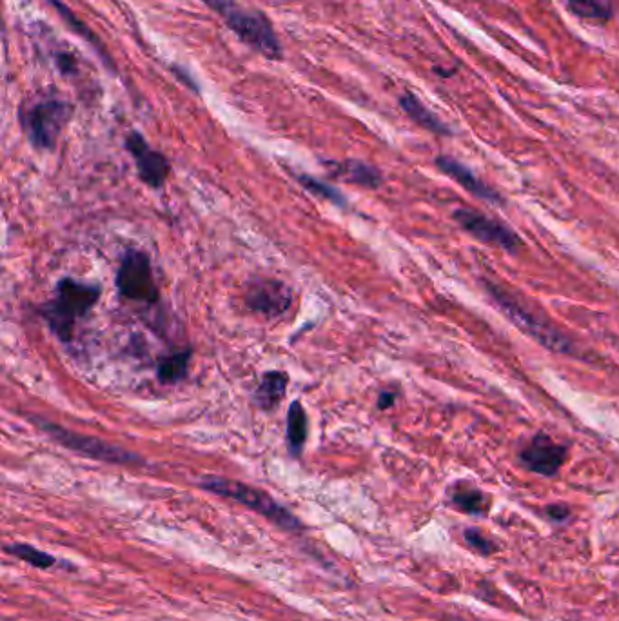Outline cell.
I'll return each instance as SVG.
<instances>
[{
    "label": "cell",
    "mask_w": 619,
    "mask_h": 621,
    "mask_svg": "<svg viewBox=\"0 0 619 621\" xmlns=\"http://www.w3.org/2000/svg\"><path fill=\"white\" fill-rule=\"evenodd\" d=\"M117 289L120 295L142 304H157L158 287L148 253L128 249L117 271Z\"/></svg>",
    "instance_id": "7"
},
{
    "label": "cell",
    "mask_w": 619,
    "mask_h": 621,
    "mask_svg": "<svg viewBox=\"0 0 619 621\" xmlns=\"http://www.w3.org/2000/svg\"><path fill=\"white\" fill-rule=\"evenodd\" d=\"M102 287L99 284H84L75 278H62L57 284V296L39 307V315L48 322L51 333L60 342L68 344L73 340L75 324L88 315L99 302Z\"/></svg>",
    "instance_id": "2"
},
{
    "label": "cell",
    "mask_w": 619,
    "mask_h": 621,
    "mask_svg": "<svg viewBox=\"0 0 619 621\" xmlns=\"http://www.w3.org/2000/svg\"><path fill=\"white\" fill-rule=\"evenodd\" d=\"M126 149L135 158L140 180L149 188L160 189L169 175V160L160 151L151 148L148 140L138 131H131L126 137Z\"/></svg>",
    "instance_id": "11"
},
{
    "label": "cell",
    "mask_w": 619,
    "mask_h": 621,
    "mask_svg": "<svg viewBox=\"0 0 619 621\" xmlns=\"http://www.w3.org/2000/svg\"><path fill=\"white\" fill-rule=\"evenodd\" d=\"M224 19L227 28L251 50L264 55L267 60H280L284 55L282 44L276 37L271 22L260 11L240 8L235 0H202Z\"/></svg>",
    "instance_id": "3"
},
{
    "label": "cell",
    "mask_w": 619,
    "mask_h": 621,
    "mask_svg": "<svg viewBox=\"0 0 619 621\" xmlns=\"http://www.w3.org/2000/svg\"><path fill=\"white\" fill-rule=\"evenodd\" d=\"M463 536H465V542L469 543L472 549H476V551L482 552V554H494V552L498 551V545L492 542L491 538H487V536H485L480 529H476V527L465 529Z\"/></svg>",
    "instance_id": "23"
},
{
    "label": "cell",
    "mask_w": 619,
    "mask_h": 621,
    "mask_svg": "<svg viewBox=\"0 0 619 621\" xmlns=\"http://www.w3.org/2000/svg\"><path fill=\"white\" fill-rule=\"evenodd\" d=\"M298 182H300L307 191H311L313 195H316V197L325 198V200L333 202L336 206L344 207L345 204H347L344 195H342L335 186L327 184L324 180H318V178L309 177V175H300V177H298Z\"/></svg>",
    "instance_id": "22"
},
{
    "label": "cell",
    "mask_w": 619,
    "mask_h": 621,
    "mask_svg": "<svg viewBox=\"0 0 619 621\" xmlns=\"http://www.w3.org/2000/svg\"><path fill=\"white\" fill-rule=\"evenodd\" d=\"M198 485L204 491L246 505L247 509L262 514L269 522L275 523L276 527H280L284 531H289V533H302L304 531V525L296 518L295 514L287 511L282 503L276 502L275 498L269 496L266 491H260V489H255L246 483L222 478V476H204V478H200Z\"/></svg>",
    "instance_id": "4"
},
{
    "label": "cell",
    "mask_w": 619,
    "mask_h": 621,
    "mask_svg": "<svg viewBox=\"0 0 619 621\" xmlns=\"http://www.w3.org/2000/svg\"><path fill=\"white\" fill-rule=\"evenodd\" d=\"M57 60V66H59L60 71L64 73V75H73L75 71H77V64H75V57L73 55H64V53H60L55 57Z\"/></svg>",
    "instance_id": "26"
},
{
    "label": "cell",
    "mask_w": 619,
    "mask_h": 621,
    "mask_svg": "<svg viewBox=\"0 0 619 621\" xmlns=\"http://www.w3.org/2000/svg\"><path fill=\"white\" fill-rule=\"evenodd\" d=\"M289 384V376L284 371H267L262 375L260 384L253 393V402L256 407L264 409V411H273L276 405L282 402L285 391Z\"/></svg>",
    "instance_id": "14"
},
{
    "label": "cell",
    "mask_w": 619,
    "mask_h": 621,
    "mask_svg": "<svg viewBox=\"0 0 619 621\" xmlns=\"http://www.w3.org/2000/svg\"><path fill=\"white\" fill-rule=\"evenodd\" d=\"M307 424L309 420H307L304 405L295 400L289 405V411H287V447H289V453L295 458H298L304 451L305 440L309 433Z\"/></svg>",
    "instance_id": "18"
},
{
    "label": "cell",
    "mask_w": 619,
    "mask_h": 621,
    "mask_svg": "<svg viewBox=\"0 0 619 621\" xmlns=\"http://www.w3.org/2000/svg\"><path fill=\"white\" fill-rule=\"evenodd\" d=\"M293 302V289L276 278H255L249 282L246 304L266 318H276L289 311Z\"/></svg>",
    "instance_id": "9"
},
{
    "label": "cell",
    "mask_w": 619,
    "mask_h": 621,
    "mask_svg": "<svg viewBox=\"0 0 619 621\" xmlns=\"http://www.w3.org/2000/svg\"><path fill=\"white\" fill-rule=\"evenodd\" d=\"M6 552L11 556H17L22 562L30 563L37 569H50L55 565V558L48 552L39 551L37 547L28 543H10L6 545Z\"/></svg>",
    "instance_id": "20"
},
{
    "label": "cell",
    "mask_w": 619,
    "mask_h": 621,
    "mask_svg": "<svg viewBox=\"0 0 619 621\" xmlns=\"http://www.w3.org/2000/svg\"><path fill=\"white\" fill-rule=\"evenodd\" d=\"M452 217L460 224L462 229H465L469 235L474 238H478L480 242H487L492 246L502 247L509 253H516L523 242H521L520 235L503 224L496 218L487 217L476 209H469V207H456L452 211Z\"/></svg>",
    "instance_id": "8"
},
{
    "label": "cell",
    "mask_w": 619,
    "mask_h": 621,
    "mask_svg": "<svg viewBox=\"0 0 619 621\" xmlns=\"http://www.w3.org/2000/svg\"><path fill=\"white\" fill-rule=\"evenodd\" d=\"M71 115L73 106L68 100H39L20 113V126L33 148L51 151L57 146L60 133L66 128Z\"/></svg>",
    "instance_id": "6"
},
{
    "label": "cell",
    "mask_w": 619,
    "mask_h": 621,
    "mask_svg": "<svg viewBox=\"0 0 619 621\" xmlns=\"http://www.w3.org/2000/svg\"><path fill=\"white\" fill-rule=\"evenodd\" d=\"M329 171H331V177L340 178L344 182H351L364 188L378 189L384 184V175L380 173V169L362 160L333 162L329 164Z\"/></svg>",
    "instance_id": "13"
},
{
    "label": "cell",
    "mask_w": 619,
    "mask_h": 621,
    "mask_svg": "<svg viewBox=\"0 0 619 621\" xmlns=\"http://www.w3.org/2000/svg\"><path fill=\"white\" fill-rule=\"evenodd\" d=\"M483 287L507 318L514 322L516 327H520L523 333L532 336L538 344L547 347L552 353L580 356V349L574 344V340L565 335L540 307L529 302L518 291H512L511 287L505 286L502 282H494L491 278H483Z\"/></svg>",
    "instance_id": "1"
},
{
    "label": "cell",
    "mask_w": 619,
    "mask_h": 621,
    "mask_svg": "<svg viewBox=\"0 0 619 621\" xmlns=\"http://www.w3.org/2000/svg\"><path fill=\"white\" fill-rule=\"evenodd\" d=\"M396 393H393V391H384V393H380V396H378V409H382V411H385V409H389V407H393L394 402H396Z\"/></svg>",
    "instance_id": "27"
},
{
    "label": "cell",
    "mask_w": 619,
    "mask_h": 621,
    "mask_svg": "<svg viewBox=\"0 0 619 621\" xmlns=\"http://www.w3.org/2000/svg\"><path fill=\"white\" fill-rule=\"evenodd\" d=\"M547 518H551L552 522L561 523L570 518V509L565 503H552L545 507Z\"/></svg>",
    "instance_id": "24"
},
{
    "label": "cell",
    "mask_w": 619,
    "mask_h": 621,
    "mask_svg": "<svg viewBox=\"0 0 619 621\" xmlns=\"http://www.w3.org/2000/svg\"><path fill=\"white\" fill-rule=\"evenodd\" d=\"M567 460V447L554 442L549 434L540 433L520 451L521 465L531 473L556 476Z\"/></svg>",
    "instance_id": "10"
},
{
    "label": "cell",
    "mask_w": 619,
    "mask_h": 621,
    "mask_svg": "<svg viewBox=\"0 0 619 621\" xmlns=\"http://www.w3.org/2000/svg\"><path fill=\"white\" fill-rule=\"evenodd\" d=\"M400 106L418 126L429 129V131H433L436 135H451L452 131L449 129V126L438 119L431 109L425 108L422 100L418 99L413 93L402 95L400 97Z\"/></svg>",
    "instance_id": "15"
},
{
    "label": "cell",
    "mask_w": 619,
    "mask_h": 621,
    "mask_svg": "<svg viewBox=\"0 0 619 621\" xmlns=\"http://www.w3.org/2000/svg\"><path fill=\"white\" fill-rule=\"evenodd\" d=\"M28 418L39 427L40 431H44L57 444L66 447L73 453H79L82 456L93 458V460H100V462H108V464L144 465V458H140L138 454L131 453V451H126L124 447L108 444L106 440H100V438L89 436V434L69 431L64 425L53 424L50 420L40 418L35 414H30Z\"/></svg>",
    "instance_id": "5"
},
{
    "label": "cell",
    "mask_w": 619,
    "mask_h": 621,
    "mask_svg": "<svg viewBox=\"0 0 619 621\" xmlns=\"http://www.w3.org/2000/svg\"><path fill=\"white\" fill-rule=\"evenodd\" d=\"M436 166L445 175H449L454 182H458L465 191H469L471 195H474V197L482 198L485 202H491V204H496V206L505 204L502 193H498L496 189L483 184L482 180L476 177L471 169L463 166L462 162H458V160H454L451 157H443L442 155V157L436 158Z\"/></svg>",
    "instance_id": "12"
},
{
    "label": "cell",
    "mask_w": 619,
    "mask_h": 621,
    "mask_svg": "<svg viewBox=\"0 0 619 621\" xmlns=\"http://www.w3.org/2000/svg\"><path fill=\"white\" fill-rule=\"evenodd\" d=\"M451 502L458 511L465 514L480 516L489 511V503L485 494L469 482H458L451 491Z\"/></svg>",
    "instance_id": "17"
},
{
    "label": "cell",
    "mask_w": 619,
    "mask_h": 621,
    "mask_svg": "<svg viewBox=\"0 0 619 621\" xmlns=\"http://www.w3.org/2000/svg\"><path fill=\"white\" fill-rule=\"evenodd\" d=\"M570 10L585 19L607 20L612 15L610 0H565Z\"/></svg>",
    "instance_id": "21"
},
{
    "label": "cell",
    "mask_w": 619,
    "mask_h": 621,
    "mask_svg": "<svg viewBox=\"0 0 619 621\" xmlns=\"http://www.w3.org/2000/svg\"><path fill=\"white\" fill-rule=\"evenodd\" d=\"M171 71H173V75H175L180 82H184V84H186L187 88L193 89L195 93L200 91V89H198L197 80L191 77V73H189L187 69L180 68V66H171Z\"/></svg>",
    "instance_id": "25"
},
{
    "label": "cell",
    "mask_w": 619,
    "mask_h": 621,
    "mask_svg": "<svg viewBox=\"0 0 619 621\" xmlns=\"http://www.w3.org/2000/svg\"><path fill=\"white\" fill-rule=\"evenodd\" d=\"M193 349L186 347L182 351H175L171 355L160 358L157 364V378L160 384H177L187 376V367L191 362Z\"/></svg>",
    "instance_id": "19"
},
{
    "label": "cell",
    "mask_w": 619,
    "mask_h": 621,
    "mask_svg": "<svg viewBox=\"0 0 619 621\" xmlns=\"http://www.w3.org/2000/svg\"><path fill=\"white\" fill-rule=\"evenodd\" d=\"M46 2L50 4L51 8L57 10L62 20L68 24L69 30L75 31L79 37L88 40L89 44H91L95 50L99 51V55H102V59H104V64H106L111 71L117 69L115 68V64H113V60L109 59V53L106 51V48H104V44L100 42L99 37H97L93 31L89 30V26H86L73 11L69 10L64 2H60V0H46Z\"/></svg>",
    "instance_id": "16"
}]
</instances>
